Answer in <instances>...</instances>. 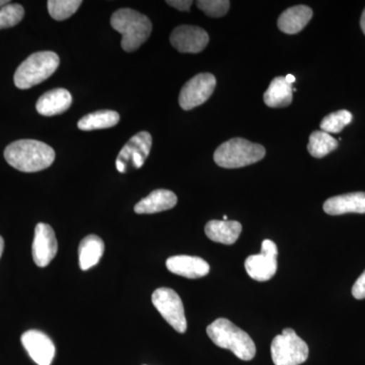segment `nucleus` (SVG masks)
Masks as SVG:
<instances>
[{"mask_svg":"<svg viewBox=\"0 0 365 365\" xmlns=\"http://www.w3.org/2000/svg\"><path fill=\"white\" fill-rule=\"evenodd\" d=\"M265 155V148L261 144L244 138H232L218 146L213 158L220 168L240 169L260 162Z\"/></svg>","mask_w":365,"mask_h":365,"instance_id":"4","label":"nucleus"},{"mask_svg":"<svg viewBox=\"0 0 365 365\" xmlns=\"http://www.w3.org/2000/svg\"><path fill=\"white\" fill-rule=\"evenodd\" d=\"M105 252V244L100 237L90 235L81 242L78 249L79 267L86 271L97 265Z\"/></svg>","mask_w":365,"mask_h":365,"instance_id":"20","label":"nucleus"},{"mask_svg":"<svg viewBox=\"0 0 365 365\" xmlns=\"http://www.w3.org/2000/svg\"><path fill=\"white\" fill-rule=\"evenodd\" d=\"M153 306L177 332L187 331V319L181 297L170 288H158L153 294Z\"/></svg>","mask_w":365,"mask_h":365,"instance_id":"7","label":"nucleus"},{"mask_svg":"<svg viewBox=\"0 0 365 365\" xmlns=\"http://www.w3.org/2000/svg\"><path fill=\"white\" fill-rule=\"evenodd\" d=\"M207 335L218 347L230 350L237 359L249 361L256 355V345L249 334L227 319H217L207 327Z\"/></svg>","mask_w":365,"mask_h":365,"instance_id":"2","label":"nucleus"},{"mask_svg":"<svg viewBox=\"0 0 365 365\" xmlns=\"http://www.w3.org/2000/svg\"><path fill=\"white\" fill-rule=\"evenodd\" d=\"M120 115L111 110H102L91 113L79 120L78 126L81 130L91 131L107 129L119 123Z\"/></svg>","mask_w":365,"mask_h":365,"instance_id":"22","label":"nucleus"},{"mask_svg":"<svg viewBox=\"0 0 365 365\" xmlns=\"http://www.w3.org/2000/svg\"><path fill=\"white\" fill-rule=\"evenodd\" d=\"M83 1L79 0H49L47 6L52 19L64 21L73 16Z\"/></svg>","mask_w":365,"mask_h":365,"instance_id":"24","label":"nucleus"},{"mask_svg":"<svg viewBox=\"0 0 365 365\" xmlns=\"http://www.w3.org/2000/svg\"><path fill=\"white\" fill-rule=\"evenodd\" d=\"M242 225L234 220H210L205 225V234L208 239L220 244L232 245L239 239Z\"/></svg>","mask_w":365,"mask_h":365,"instance_id":"19","label":"nucleus"},{"mask_svg":"<svg viewBox=\"0 0 365 365\" xmlns=\"http://www.w3.org/2000/svg\"><path fill=\"white\" fill-rule=\"evenodd\" d=\"M352 295L356 299H365V270L353 285Z\"/></svg>","mask_w":365,"mask_h":365,"instance_id":"28","label":"nucleus"},{"mask_svg":"<svg viewBox=\"0 0 365 365\" xmlns=\"http://www.w3.org/2000/svg\"><path fill=\"white\" fill-rule=\"evenodd\" d=\"M338 148V140L324 131H314L309 136L307 150L312 157L322 158L326 157Z\"/></svg>","mask_w":365,"mask_h":365,"instance_id":"23","label":"nucleus"},{"mask_svg":"<svg viewBox=\"0 0 365 365\" xmlns=\"http://www.w3.org/2000/svg\"><path fill=\"white\" fill-rule=\"evenodd\" d=\"M33 259L38 267H46L55 258L58 252L56 235L47 223L36 225L32 246Z\"/></svg>","mask_w":365,"mask_h":365,"instance_id":"11","label":"nucleus"},{"mask_svg":"<svg viewBox=\"0 0 365 365\" xmlns=\"http://www.w3.org/2000/svg\"><path fill=\"white\" fill-rule=\"evenodd\" d=\"M165 265L170 272L189 279L204 277L210 271V266L202 258L186 255L170 257L165 262Z\"/></svg>","mask_w":365,"mask_h":365,"instance_id":"14","label":"nucleus"},{"mask_svg":"<svg viewBox=\"0 0 365 365\" xmlns=\"http://www.w3.org/2000/svg\"><path fill=\"white\" fill-rule=\"evenodd\" d=\"M324 211L329 215H342L346 213H365V193L344 194L329 198L324 203Z\"/></svg>","mask_w":365,"mask_h":365,"instance_id":"16","label":"nucleus"},{"mask_svg":"<svg viewBox=\"0 0 365 365\" xmlns=\"http://www.w3.org/2000/svg\"><path fill=\"white\" fill-rule=\"evenodd\" d=\"M352 114L347 110H340L335 113H331L330 115L322 120V131L326 133H339L345 128L347 125L351 123Z\"/></svg>","mask_w":365,"mask_h":365,"instance_id":"25","label":"nucleus"},{"mask_svg":"<svg viewBox=\"0 0 365 365\" xmlns=\"http://www.w3.org/2000/svg\"><path fill=\"white\" fill-rule=\"evenodd\" d=\"M72 104L71 93L66 88H54L38 100L36 109L42 116L52 117L66 112Z\"/></svg>","mask_w":365,"mask_h":365,"instance_id":"15","label":"nucleus"},{"mask_svg":"<svg viewBox=\"0 0 365 365\" xmlns=\"http://www.w3.org/2000/svg\"><path fill=\"white\" fill-rule=\"evenodd\" d=\"M278 250L275 242L265 240L262 242L260 254L252 255L245 262V268L254 280H270L277 271Z\"/></svg>","mask_w":365,"mask_h":365,"instance_id":"10","label":"nucleus"},{"mask_svg":"<svg viewBox=\"0 0 365 365\" xmlns=\"http://www.w3.org/2000/svg\"><path fill=\"white\" fill-rule=\"evenodd\" d=\"M309 346L292 329H284L271 344V356L275 365H299L309 359Z\"/></svg>","mask_w":365,"mask_h":365,"instance_id":"6","label":"nucleus"},{"mask_svg":"<svg viewBox=\"0 0 365 365\" xmlns=\"http://www.w3.org/2000/svg\"><path fill=\"white\" fill-rule=\"evenodd\" d=\"M170 44L182 53H200L209 43L207 32L195 26H177L170 37Z\"/></svg>","mask_w":365,"mask_h":365,"instance_id":"12","label":"nucleus"},{"mask_svg":"<svg viewBox=\"0 0 365 365\" xmlns=\"http://www.w3.org/2000/svg\"><path fill=\"white\" fill-rule=\"evenodd\" d=\"M169 6L175 7V9H179L181 11H189L190 7L193 4V1L191 0H169L167 1Z\"/></svg>","mask_w":365,"mask_h":365,"instance_id":"29","label":"nucleus"},{"mask_svg":"<svg viewBox=\"0 0 365 365\" xmlns=\"http://www.w3.org/2000/svg\"><path fill=\"white\" fill-rule=\"evenodd\" d=\"M153 137L148 132L143 131L129 139L120 151L116 160V168L120 173H128L140 169L150 155Z\"/></svg>","mask_w":365,"mask_h":365,"instance_id":"8","label":"nucleus"},{"mask_svg":"<svg viewBox=\"0 0 365 365\" xmlns=\"http://www.w3.org/2000/svg\"><path fill=\"white\" fill-rule=\"evenodd\" d=\"M9 1H7V0H0V7L6 6V4H9Z\"/></svg>","mask_w":365,"mask_h":365,"instance_id":"33","label":"nucleus"},{"mask_svg":"<svg viewBox=\"0 0 365 365\" xmlns=\"http://www.w3.org/2000/svg\"><path fill=\"white\" fill-rule=\"evenodd\" d=\"M4 241L2 237H0V258H1L2 253H4Z\"/></svg>","mask_w":365,"mask_h":365,"instance_id":"32","label":"nucleus"},{"mask_svg":"<svg viewBox=\"0 0 365 365\" xmlns=\"http://www.w3.org/2000/svg\"><path fill=\"white\" fill-rule=\"evenodd\" d=\"M178 202L176 194L170 190L158 189L139 201L134 207L137 215H153L174 208Z\"/></svg>","mask_w":365,"mask_h":365,"instance_id":"17","label":"nucleus"},{"mask_svg":"<svg viewBox=\"0 0 365 365\" xmlns=\"http://www.w3.org/2000/svg\"><path fill=\"white\" fill-rule=\"evenodd\" d=\"M111 26L122 35L124 51L133 52L150 38L153 24L148 16L131 9H118L113 14Z\"/></svg>","mask_w":365,"mask_h":365,"instance_id":"3","label":"nucleus"},{"mask_svg":"<svg viewBox=\"0 0 365 365\" xmlns=\"http://www.w3.org/2000/svg\"><path fill=\"white\" fill-rule=\"evenodd\" d=\"M360 26H361L362 32L365 35V9L364 13H362L361 20H360Z\"/></svg>","mask_w":365,"mask_h":365,"instance_id":"30","label":"nucleus"},{"mask_svg":"<svg viewBox=\"0 0 365 365\" xmlns=\"http://www.w3.org/2000/svg\"><path fill=\"white\" fill-rule=\"evenodd\" d=\"M285 79H287V83H290V85H292L295 81V78L292 74H288V76H285Z\"/></svg>","mask_w":365,"mask_h":365,"instance_id":"31","label":"nucleus"},{"mask_svg":"<svg viewBox=\"0 0 365 365\" xmlns=\"http://www.w3.org/2000/svg\"><path fill=\"white\" fill-rule=\"evenodd\" d=\"M60 59L56 53H34L21 64L14 73V85L21 90H28L50 78L58 68Z\"/></svg>","mask_w":365,"mask_h":365,"instance_id":"5","label":"nucleus"},{"mask_svg":"<svg viewBox=\"0 0 365 365\" xmlns=\"http://www.w3.org/2000/svg\"><path fill=\"white\" fill-rule=\"evenodd\" d=\"M4 158L14 169L24 173H36L52 165L55 151L42 141L23 139L9 144L4 150Z\"/></svg>","mask_w":365,"mask_h":365,"instance_id":"1","label":"nucleus"},{"mask_svg":"<svg viewBox=\"0 0 365 365\" xmlns=\"http://www.w3.org/2000/svg\"><path fill=\"white\" fill-rule=\"evenodd\" d=\"M313 18V9L307 6L289 7L278 19L277 26L281 32L294 35L304 30Z\"/></svg>","mask_w":365,"mask_h":365,"instance_id":"18","label":"nucleus"},{"mask_svg":"<svg viewBox=\"0 0 365 365\" xmlns=\"http://www.w3.org/2000/svg\"><path fill=\"white\" fill-rule=\"evenodd\" d=\"M196 4L206 16L220 18L227 14L230 2L228 0H199Z\"/></svg>","mask_w":365,"mask_h":365,"instance_id":"27","label":"nucleus"},{"mask_svg":"<svg viewBox=\"0 0 365 365\" xmlns=\"http://www.w3.org/2000/svg\"><path fill=\"white\" fill-rule=\"evenodd\" d=\"M21 340L26 352L36 364L51 365L56 348L45 333L38 330L26 331L21 335Z\"/></svg>","mask_w":365,"mask_h":365,"instance_id":"13","label":"nucleus"},{"mask_svg":"<svg viewBox=\"0 0 365 365\" xmlns=\"http://www.w3.org/2000/svg\"><path fill=\"white\" fill-rule=\"evenodd\" d=\"M216 78L211 73H199L182 86L179 104L182 110L190 111L204 104L215 90Z\"/></svg>","mask_w":365,"mask_h":365,"instance_id":"9","label":"nucleus"},{"mask_svg":"<svg viewBox=\"0 0 365 365\" xmlns=\"http://www.w3.org/2000/svg\"><path fill=\"white\" fill-rule=\"evenodd\" d=\"M25 16V9L18 4H11L0 7V30L18 25Z\"/></svg>","mask_w":365,"mask_h":365,"instance_id":"26","label":"nucleus"},{"mask_svg":"<svg viewBox=\"0 0 365 365\" xmlns=\"http://www.w3.org/2000/svg\"><path fill=\"white\" fill-rule=\"evenodd\" d=\"M292 85L288 83L284 76H278L271 81L268 90L264 93V102L270 108H284L292 104Z\"/></svg>","mask_w":365,"mask_h":365,"instance_id":"21","label":"nucleus"},{"mask_svg":"<svg viewBox=\"0 0 365 365\" xmlns=\"http://www.w3.org/2000/svg\"><path fill=\"white\" fill-rule=\"evenodd\" d=\"M223 220H225V222H227V215L223 216Z\"/></svg>","mask_w":365,"mask_h":365,"instance_id":"34","label":"nucleus"}]
</instances>
